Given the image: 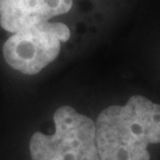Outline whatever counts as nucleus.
Here are the masks:
<instances>
[{
  "instance_id": "nucleus-1",
  "label": "nucleus",
  "mask_w": 160,
  "mask_h": 160,
  "mask_svg": "<svg viewBox=\"0 0 160 160\" xmlns=\"http://www.w3.org/2000/svg\"><path fill=\"white\" fill-rule=\"evenodd\" d=\"M101 160H149V145L160 143V104L133 95L123 104L108 106L95 121Z\"/></svg>"
},
{
  "instance_id": "nucleus-4",
  "label": "nucleus",
  "mask_w": 160,
  "mask_h": 160,
  "mask_svg": "<svg viewBox=\"0 0 160 160\" xmlns=\"http://www.w3.org/2000/svg\"><path fill=\"white\" fill-rule=\"evenodd\" d=\"M75 0H0V29L7 34L62 17Z\"/></svg>"
},
{
  "instance_id": "nucleus-2",
  "label": "nucleus",
  "mask_w": 160,
  "mask_h": 160,
  "mask_svg": "<svg viewBox=\"0 0 160 160\" xmlns=\"http://www.w3.org/2000/svg\"><path fill=\"white\" fill-rule=\"evenodd\" d=\"M55 132H34L29 141L31 160H101L95 121L71 106H61L53 113Z\"/></svg>"
},
{
  "instance_id": "nucleus-3",
  "label": "nucleus",
  "mask_w": 160,
  "mask_h": 160,
  "mask_svg": "<svg viewBox=\"0 0 160 160\" xmlns=\"http://www.w3.org/2000/svg\"><path fill=\"white\" fill-rule=\"evenodd\" d=\"M71 37L69 25L43 22L8 34L1 46L6 65L22 75L34 76L59 56L62 46Z\"/></svg>"
}]
</instances>
